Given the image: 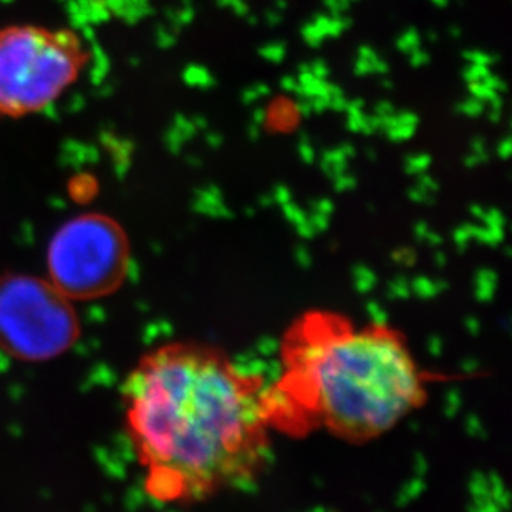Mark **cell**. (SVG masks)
<instances>
[{
  "label": "cell",
  "mask_w": 512,
  "mask_h": 512,
  "mask_svg": "<svg viewBox=\"0 0 512 512\" xmlns=\"http://www.w3.org/2000/svg\"><path fill=\"white\" fill-rule=\"evenodd\" d=\"M262 375L211 343L145 353L123 385L128 438L160 503H196L251 483L266 464L271 423Z\"/></svg>",
  "instance_id": "6da1fadb"
},
{
  "label": "cell",
  "mask_w": 512,
  "mask_h": 512,
  "mask_svg": "<svg viewBox=\"0 0 512 512\" xmlns=\"http://www.w3.org/2000/svg\"><path fill=\"white\" fill-rule=\"evenodd\" d=\"M281 363L266 390L272 431L324 430L352 445L377 440L420 410L433 378L400 330L332 310L304 312L285 329Z\"/></svg>",
  "instance_id": "7a4b0ae2"
},
{
  "label": "cell",
  "mask_w": 512,
  "mask_h": 512,
  "mask_svg": "<svg viewBox=\"0 0 512 512\" xmlns=\"http://www.w3.org/2000/svg\"><path fill=\"white\" fill-rule=\"evenodd\" d=\"M82 39L67 29L9 25L0 30V116L22 118L52 107L87 67Z\"/></svg>",
  "instance_id": "3957f363"
},
{
  "label": "cell",
  "mask_w": 512,
  "mask_h": 512,
  "mask_svg": "<svg viewBox=\"0 0 512 512\" xmlns=\"http://www.w3.org/2000/svg\"><path fill=\"white\" fill-rule=\"evenodd\" d=\"M131 249L126 232L105 214H80L55 231L47 249L49 282L67 299L107 297L125 284Z\"/></svg>",
  "instance_id": "277c9868"
},
{
  "label": "cell",
  "mask_w": 512,
  "mask_h": 512,
  "mask_svg": "<svg viewBox=\"0 0 512 512\" xmlns=\"http://www.w3.org/2000/svg\"><path fill=\"white\" fill-rule=\"evenodd\" d=\"M80 334L72 300L49 279H0V347L27 362H44L72 348Z\"/></svg>",
  "instance_id": "5b68a950"
},
{
  "label": "cell",
  "mask_w": 512,
  "mask_h": 512,
  "mask_svg": "<svg viewBox=\"0 0 512 512\" xmlns=\"http://www.w3.org/2000/svg\"><path fill=\"white\" fill-rule=\"evenodd\" d=\"M262 54L271 62H281L282 58H284L285 49L282 45H269V47L262 49Z\"/></svg>",
  "instance_id": "8992f818"
},
{
  "label": "cell",
  "mask_w": 512,
  "mask_h": 512,
  "mask_svg": "<svg viewBox=\"0 0 512 512\" xmlns=\"http://www.w3.org/2000/svg\"><path fill=\"white\" fill-rule=\"evenodd\" d=\"M426 158H428V156H415V158H411L410 163H408V168H410V170H426L428 165H425V163L421 165V161L426 160Z\"/></svg>",
  "instance_id": "52a82bcc"
}]
</instances>
